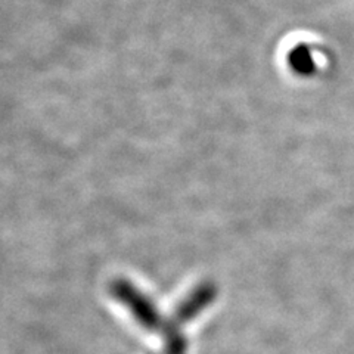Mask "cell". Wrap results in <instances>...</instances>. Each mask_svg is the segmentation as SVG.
<instances>
[{"instance_id":"1","label":"cell","mask_w":354,"mask_h":354,"mask_svg":"<svg viewBox=\"0 0 354 354\" xmlns=\"http://www.w3.org/2000/svg\"><path fill=\"white\" fill-rule=\"evenodd\" d=\"M113 295L123 303L138 322L148 329H162L160 330L167 342V354H185L186 339L180 335L179 326L191 320L199 310L205 308L216 298L214 285H203L198 291L182 304L176 312V320L173 322H162L158 310L152 306L149 298L145 294H140L136 288H133L126 281H117L111 286Z\"/></svg>"},{"instance_id":"2","label":"cell","mask_w":354,"mask_h":354,"mask_svg":"<svg viewBox=\"0 0 354 354\" xmlns=\"http://www.w3.org/2000/svg\"><path fill=\"white\" fill-rule=\"evenodd\" d=\"M288 64H290L291 70L301 77H312L316 74L317 65L313 58L312 48L307 46L304 43L297 44L288 53Z\"/></svg>"}]
</instances>
